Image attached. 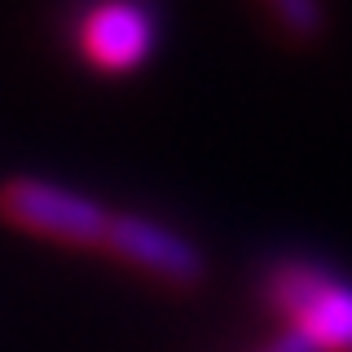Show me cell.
<instances>
[{"instance_id": "7a4b0ae2", "label": "cell", "mask_w": 352, "mask_h": 352, "mask_svg": "<svg viewBox=\"0 0 352 352\" xmlns=\"http://www.w3.org/2000/svg\"><path fill=\"white\" fill-rule=\"evenodd\" d=\"M0 220H9L22 234L62 242V247H102L110 207L62 181L22 172L0 185Z\"/></svg>"}, {"instance_id": "8992f818", "label": "cell", "mask_w": 352, "mask_h": 352, "mask_svg": "<svg viewBox=\"0 0 352 352\" xmlns=\"http://www.w3.org/2000/svg\"><path fill=\"white\" fill-rule=\"evenodd\" d=\"M256 352H317V348L308 344L304 335H295V330H282V335H273L269 344H260Z\"/></svg>"}, {"instance_id": "6da1fadb", "label": "cell", "mask_w": 352, "mask_h": 352, "mask_svg": "<svg viewBox=\"0 0 352 352\" xmlns=\"http://www.w3.org/2000/svg\"><path fill=\"white\" fill-rule=\"evenodd\" d=\"M264 300L286 330L317 352H352V282L317 260H278L264 273Z\"/></svg>"}, {"instance_id": "3957f363", "label": "cell", "mask_w": 352, "mask_h": 352, "mask_svg": "<svg viewBox=\"0 0 352 352\" xmlns=\"http://www.w3.org/2000/svg\"><path fill=\"white\" fill-rule=\"evenodd\" d=\"M102 251H110L115 260H124L168 286H185V291L207 278L203 247L190 234H181V229L163 225L154 216H141V212H110Z\"/></svg>"}, {"instance_id": "5b68a950", "label": "cell", "mask_w": 352, "mask_h": 352, "mask_svg": "<svg viewBox=\"0 0 352 352\" xmlns=\"http://www.w3.org/2000/svg\"><path fill=\"white\" fill-rule=\"evenodd\" d=\"M273 27L295 44H317L326 36V5L322 0H264Z\"/></svg>"}, {"instance_id": "277c9868", "label": "cell", "mask_w": 352, "mask_h": 352, "mask_svg": "<svg viewBox=\"0 0 352 352\" xmlns=\"http://www.w3.org/2000/svg\"><path fill=\"white\" fill-rule=\"evenodd\" d=\"M159 22L141 0H97L80 18V53L102 75H132L154 58Z\"/></svg>"}]
</instances>
